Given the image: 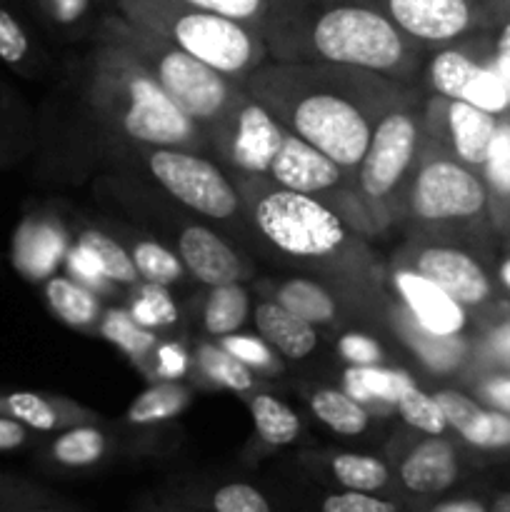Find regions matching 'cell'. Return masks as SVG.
I'll return each mask as SVG.
<instances>
[{
    "label": "cell",
    "instance_id": "obj_9",
    "mask_svg": "<svg viewBox=\"0 0 510 512\" xmlns=\"http://www.w3.org/2000/svg\"><path fill=\"white\" fill-rule=\"evenodd\" d=\"M418 115L405 108H390L375 123L368 150L358 170L360 193L370 203H383L403 185L415 163L420 143Z\"/></svg>",
    "mask_w": 510,
    "mask_h": 512
},
{
    "label": "cell",
    "instance_id": "obj_25",
    "mask_svg": "<svg viewBox=\"0 0 510 512\" xmlns=\"http://www.w3.org/2000/svg\"><path fill=\"white\" fill-rule=\"evenodd\" d=\"M275 300L293 315H298L300 320L315 325V328L333 323L335 315H338L335 300L330 298L328 290L308 278L285 280L278 293H275Z\"/></svg>",
    "mask_w": 510,
    "mask_h": 512
},
{
    "label": "cell",
    "instance_id": "obj_5",
    "mask_svg": "<svg viewBox=\"0 0 510 512\" xmlns=\"http://www.w3.org/2000/svg\"><path fill=\"white\" fill-rule=\"evenodd\" d=\"M120 40L143 60L145 68L160 83V88L198 125L223 123L238 103L240 95L230 85V78L208 68L185 50L175 48L160 35L130 23L120 35Z\"/></svg>",
    "mask_w": 510,
    "mask_h": 512
},
{
    "label": "cell",
    "instance_id": "obj_27",
    "mask_svg": "<svg viewBox=\"0 0 510 512\" xmlns=\"http://www.w3.org/2000/svg\"><path fill=\"white\" fill-rule=\"evenodd\" d=\"M250 415L258 430L260 440L270 448H285L295 443L300 435V418L293 408L278 400L275 395L260 393L250 400Z\"/></svg>",
    "mask_w": 510,
    "mask_h": 512
},
{
    "label": "cell",
    "instance_id": "obj_30",
    "mask_svg": "<svg viewBox=\"0 0 510 512\" xmlns=\"http://www.w3.org/2000/svg\"><path fill=\"white\" fill-rule=\"evenodd\" d=\"M405 370L380 368V365H350L345 370V393L358 403H388L395 405Z\"/></svg>",
    "mask_w": 510,
    "mask_h": 512
},
{
    "label": "cell",
    "instance_id": "obj_47",
    "mask_svg": "<svg viewBox=\"0 0 510 512\" xmlns=\"http://www.w3.org/2000/svg\"><path fill=\"white\" fill-rule=\"evenodd\" d=\"M483 395L495 405V410L510 413V375H498L483 385Z\"/></svg>",
    "mask_w": 510,
    "mask_h": 512
},
{
    "label": "cell",
    "instance_id": "obj_52",
    "mask_svg": "<svg viewBox=\"0 0 510 512\" xmlns=\"http://www.w3.org/2000/svg\"><path fill=\"white\" fill-rule=\"evenodd\" d=\"M498 278L500 283L505 285V288L510 290V258H505L503 263H500V270H498Z\"/></svg>",
    "mask_w": 510,
    "mask_h": 512
},
{
    "label": "cell",
    "instance_id": "obj_16",
    "mask_svg": "<svg viewBox=\"0 0 510 512\" xmlns=\"http://www.w3.org/2000/svg\"><path fill=\"white\" fill-rule=\"evenodd\" d=\"M393 285L403 300L410 318L425 330V333L453 338L460 335L468 325V315L460 303H455L445 290L430 283L413 268H398L393 273Z\"/></svg>",
    "mask_w": 510,
    "mask_h": 512
},
{
    "label": "cell",
    "instance_id": "obj_23",
    "mask_svg": "<svg viewBox=\"0 0 510 512\" xmlns=\"http://www.w3.org/2000/svg\"><path fill=\"white\" fill-rule=\"evenodd\" d=\"M330 478L343 490H360V493H383L393 483V473L388 465L375 455L365 453H335L328 460Z\"/></svg>",
    "mask_w": 510,
    "mask_h": 512
},
{
    "label": "cell",
    "instance_id": "obj_51",
    "mask_svg": "<svg viewBox=\"0 0 510 512\" xmlns=\"http://www.w3.org/2000/svg\"><path fill=\"white\" fill-rule=\"evenodd\" d=\"M488 512H510V490H500L490 498Z\"/></svg>",
    "mask_w": 510,
    "mask_h": 512
},
{
    "label": "cell",
    "instance_id": "obj_28",
    "mask_svg": "<svg viewBox=\"0 0 510 512\" xmlns=\"http://www.w3.org/2000/svg\"><path fill=\"white\" fill-rule=\"evenodd\" d=\"M250 313V295L243 285L228 283L210 288L208 300H205L203 323L205 330L215 338L233 335L240 325L245 323Z\"/></svg>",
    "mask_w": 510,
    "mask_h": 512
},
{
    "label": "cell",
    "instance_id": "obj_7",
    "mask_svg": "<svg viewBox=\"0 0 510 512\" xmlns=\"http://www.w3.org/2000/svg\"><path fill=\"white\" fill-rule=\"evenodd\" d=\"M488 195V185L470 165L435 155L420 163L410 183L408 203L415 218L425 223H455L483 215Z\"/></svg>",
    "mask_w": 510,
    "mask_h": 512
},
{
    "label": "cell",
    "instance_id": "obj_45",
    "mask_svg": "<svg viewBox=\"0 0 510 512\" xmlns=\"http://www.w3.org/2000/svg\"><path fill=\"white\" fill-rule=\"evenodd\" d=\"M498 10H503L508 18L500 23L498 35H495V43H493V53H490L488 63L493 65L495 73L510 85V0H505Z\"/></svg>",
    "mask_w": 510,
    "mask_h": 512
},
{
    "label": "cell",
    "instance_id": "obj_43",
    "mask_svg": "<svg viewBox=\"0 0 510 512\" xmlns=\"http://www.w3.org/2000/svg\"><path fill=\"white\" fill-rule=\"evenodd\" d=\"M223 348L243 360L248 368H273V355L263 340L250 338V335H225Z\"/></svg>",
    "mask_w": 510,
    "mask_h": 512
},
{
    "label": "cell",
    "instance_id": "obj_24",
    "mask_svg": "<svg viewBox=\"0 0 510 512\" xmlns=\"http://www.w3.org/2000/svg\"><path fill=\"white\" fill-rule=\"evenodd\" d=\"M310 410L323 425L338 435H363L370 425V413L363 403L350 398L345 390L323 388L310 395Z\"/></svg>",
    "mask_w": 510,
    "mask_h": 512
},
{
    "label": "cell",
    "instance_id": "obj_22",
    "mask_svg": "<svg viewBox=\"0 0 510 512\" xmlns=\"http://www.w3.org/2000/svg\"><path fill=\"white\" fill-rule=\"evenodd\" d=\"M105 450H108V443H105V435L98 428L75 425V428L63 430V433L50 440L45 458H48V463L58 465V468L80 470L100 463Z\"/></svg>",
    "mask_w": 510,
    "mask_h": 512
},
{
    "label": "cell",
    "instance_id": "obj_54",
    "mask_svg": "<svg viewBox=\"0 0 510 512\" xmlns=\"http://www.w3.org/2000/svg\"><path fill=\"white\" fill-rule=\"evenodd\" d=\"M480 3H483L485 8H488V5H498V8H500V5H503L505 0H480Z\"/></svg>",
    "mask_w": 510,
    "mask_h": 512
},
{
    "label": "cell",
    "instance_id": "obj_35",
    "mask_svg": "<svg viewBox=\"0 0 510 512\" xmlns=\"http://www.w3.org/2000/svg\"><path fill=\"white\" fill-rule=\"evenodd\" d=\"M198 363L203 373L223 388L235 390V393H248L253 388V373H250L248 365L235 358L223 345H200Z\"/></svg>",
    "mask_w": 510,
    "mask_h": 512
},
{
    "label": "cell",
    "instance_id": "obj_34",
    "mask_svg": "<svg viewBox=\"0 0 510 512\" xmlns=\"http://www.w3.org/2000/svg\"><path fill=\"white\" fill-rule=\"evenodd\" d=\"M130 255H133V263L138 268L140 278L148 280L150 285H158V288L178 283L185 273L180 255H175L173 250L155 243V240H140Z\"/></svg>",
    "mask_w": 510,
    "mask_h": 512
},
{
    "label": "cell",
    "instance_id": "obj_48",
    "mask_svg": "<svg viewBox=\"0 0 510 512\" xmlns=\"http://www.w3.org/2000/svg\"><path fill=\"white\" fill-rule=\"evenodd\" d=\"M488 348H490V355H493L498 363L508 365L510 368V320L508 323L498 325V328L490 333Z\"/></svg>",
    "mask_w": 510,
    "mask_h": 512
},
{
    "label": "cell",
    "instance_id": "obj_15",
    "mask_svg": "<svg viewBox=\"0 0 510 512\" xmlns=\"http://www.w3.org/2000/svg\"><path fill=\"white\" fill-rule=\"evenodd\" d=\"M398 483L418 498H433L453 488L463 475L458 450L443 435H428L415 443L398 463Z\"/></svg>",
    "mask_w": 510,
    "mask_h": 512
},
{
    "label": "cell",
    "instance_id": "obj_33",
    "mask_svg": "<svg viewBox=\"0 0 510 512\" xmlns=\"http://www.w3.org/2000/svg\"><path fill=\"white\" fill-rule=\"evenodd\" d=\"M188 403V390L175 383H160L143 390L138 398L130 403L128 420L133 425H153L163 420L175 418Z\"/></svg>",
    "mask_w": 510,
    "mask_h": 512
},
{
    "label": "cell",
    "instance_id": "obj_36",
    "mask_svg": "<svg viewBox=\"0 0 510 512\" xmlns=\"http://www.w3.org/2000/svg\"><path fill=\"white\" fill-rule=\"evenodd\" d=\"M33 38L20 15L0 0V60L13 70H28L33 65Z\"/></svg>",
    "mask_w": 510,
    "mask_h": 512
},
{
    "label": "cell",
    "instance_id": "obj_21",
    "mask_svg": "<svg viewBox=\"0 0 510 512\" xmlns=\"http://www.w3.org/2000/svg\"><path fill=\"white\" fill-rule=\"evenodd\" d=\"M78 253L93 265L98 275L105 280L118 285H133L138 283V268L133 263V255L113 240L110 235L100 233V230H83L78 238Z\"/></svg>",
    "mask_w": 510,
    "mask_h": 512
},
{
    "label": "cell",
    "instance_id": "obj_37",
    "mask_svg": "<svg viewBox=\"0 0 510 512\" xmlns=\"http://www.w3.org/2000/svg\"><path fill=\"white\" fill-rule=\"evenodd\" d=\"M483 170L488 193L498 195L500 200H510V120H500Z\"/></svg>",
    "mask_w": 510,
    "mask_h": 512
},
{
    "label": "cell",
    "instance_id": "obj_10",
    "mask_svg": "<svg viewBox=\"0 0 510 512\" xmlns=\"http://www.w3.org/2000/svg\"><path fill=\"white\" fill-rule=\"evenodd\" d=\"M428 83L440 98L465 100L495 115L510 110V85L488 60H475L463 48L438 50L428 63Z\"/></svg>",
    "mask_w": 510,
    "mask_h": 512
},
{
    "label": "cell",
    "instance_id": "obj_26",
    "mask_svg": "<svg viewBox=\"0 0 510 512\" xmlns=\"http://www.w3.org/2000/svg\"><path fill=\"white\" fill-rule=\"evenodd\" d=\"M45 300H48L50 310L73 328H88L100 318L98 298L80 283L63 278V275H55L45 283Z\"/></svg>",
    "mask_w": 510,
    "mask_h": 512
},
{
    "label": "cell",
    "instance_id": "obj_8",
    "mask_svg": "<svg viewBox=\"0 0 510 512\" xmlns=\"http://www.w3.org/2000/svg\"><path fill=\"white\" fill-rule=\"evenodd\" d=\"M150 175L178 203L213 220H228L238 213V190L223 170L183 148H153L148 155Z\"/></svg>",
    "mask_w": 510,
    "mask_h": 512
},
{
    "label": "cell",
    "instance_id": "obj_38",
    "mask_svg": "<svg viewBox=\"0 0 510 512\" xmlns=\"http://www.w3.org/2000/svg\"><path fill=\"white\" fill-rule=\"evenodd\" d=\"M100 330H103V335L110 343L120 345V348L128 350L130 355H143L155 345L153 335H150L148 330L140 328L138 320L130 318L125 310H110V313L105 315Z\"/></svg>",
    "mask_w": 510,
    "mask_h": 512
},
{
    "label": "cell",
    "instance_id": "obj_44",
    "mask_svg": "<svg viewBox=\"0 0 510 512\" xmlns=\"http://www.w3.org/2000/svg\"><path fill=\"white\" fill-rule=\"evenodd\" d=\"M338 350L350 365H380V360H383L378 340L368 338L365 333H345L340 338Z\"/></svg>",
    "mask_w": 510,
    "mask_h": 512
},
{
    "label": "cell",
    "instance_id": "obj_1",
    "mask_svg": "<svg viewBox=\"0 0 510 512\" xmlns=\"http://www.w3.org/2000/svg\"><path fill=\"white\" fill-rule=\"evenodd\" d=\"M353 68L335 65L333 75L323 70H270L260 80V103L288 130L308 140L345 170H355L368 150L375 103L368 105V88L348 78Z\"/></svg>",
    "mask_w": 510,
    "mask_h": 512
},
{
    "label": "cell",
    "instance_id": "obj_4",
    "mask_svg": "<svg viewBox=\"0 0 510 512\" xmlns=\"http://www.w3.org/2000/svg\"><path fill=\"white\" fill-rule=\"evenodd\" d=\"M308 43L328 65L405 75L413 65L410 40L388 15L365 0H330L308 20Z\"/></svg>",
    "mask_w": 510,
    "mask_h": 512
},
{
    "label": "cell",
    "instance_id": "obj_13",
    "mask_svg": "<svg viewBox=\"0 0 510 512\" xmlns=\"http://www.w3.org/2000/svg\"><path fill=\"white\" fill-rule=\"evenodd\" d=\"M413 270L438 285L463 308H480L493 300V283L483 265L453 245H423L413 255Z\"/></svg>",
    "mask_w": 510,
    "mask_h": 512
},
{
    "label": "cell",
    "instance_id": "obj_18",
    "mask_svg": "<svg viewBox=\"0 0 510 512\" xmlns=\"http://www.w3.org/2000/svg\"><path fill=\"white\" fill-rule=\"evenodd\" d=\"M178 255L185 270L208 288L238 283L240 275H243L235 250L203 225H190L180 233Z\"/></svg>",
    "mask_w": 510,
    "mask_h": 512
},
{
    "label": "cell",
    "instance_id": "obj_46",
    "mask_svg": "<svg viewBox=\"0 0 510 512\" xmlns=\"http://www.w3.org/2000/svg\"><path fill=\"white\" fill-rule=\"evenodd\" d=\"M30 440H33V430L25 428L23 423H18V420L10 418V415L0 413V453L23 450Z\"/></svg>",
    "mask_w": 510,
    "mask_h": 512
},
{
    "label": "cell",
    "instance_id": "obj_12",
    "mask_svg": "<svg viewBox=\"0 0 510 512\" xmlns=\"http://www.w3.org/2000/svg\"><path fill=\"white\" fill-rule=\"evenodd\" d=\"M228 158L243 173L268 175L270 163L283 143L285 125L260 100L238 98L228 118Z\"/></svg>",
    "mask_w": 510,
    "mask_h": 512
},
{
    "label": "cell",
    "instance_id": "obj_42",
    "mask_svg": "<svg viewBox=\"0 0 510 512\" xmlns=\"http://www.w3.org/2000/svg\"><path fill=\"white\" fill-rule=\"evenodd\" d=\"M320 512H403L395 500L380 498L378 493L340 490L320 500Z\"/></svg>",
    "mask_w": 510,
    "mask_h": 512
},
{
    "label": "cell",
    "instance_id": "obj_2",
    "mask_svg": "<svg viewBox=\"0 0 510 512\" xmlns=\"http://www.w3.org/2000/svg\"><path fill=\"white\" fill-rule=\"evenodd\" d=\"M93 100L105 120L135 143L190 148L200 140V125L160 88L143 60L123 40L100 53Z\"/></svg>",
    "mask_w": 510,
    "mask_h": 512
},
{
    "label": "cell",
    "instance_id": "obj_50",
    "mask_svg": "<svg viewBox=\"0 0 510 512\" xmlns=\"http://www.w3.org/2000/svg\"><path fill=\"white\" fill-rule=\"evenodd\" d=\"M425 512H488V505L470 498H458V500H440V503L430 505Z\"/></svg>",
    "mask_w": 510,
    "mask_h": 512
},
{
    "label": "cell",
    "instance_id": "obj_29",
    "mask_svg": "<svg viewBox=\"0 0 510 512\" xmlns=\"http://www.w3.org/2000/svg\"><path fill=\"white\" fill-rule=\"evenodd\" d=\"M0 413L15 418L33 433H55L63 428L60 405L33 390H13L0 395Z\"/></svg>",
    "mask_w": 510,
    "mask_h": 512
},
{
    "label": "cell",
    "instance_id": "obj_31",
    "mask_svg": "<svg viewBox=\"0 0 510 512\" xmlns=\"http://www.w3.org/2000/svg\"><path fill=\"white\" fill-rule=\"evenodd\" d=\"M403 328L405 340L413 345L415 353L420 355L428 368L438 370V373H450V370L458 368L465 358V343L460 340V335H453V338H440V335L425 333L413 318L400 323Z\"/></svg>",
    "mask_w": 510,
    "mask_h": 512
},
{
    "label": "cell",
    "instance_id": "obj_32",
    "mask_svg": "<svg viewBox=\"0 0 510 512\" xmlns=\"http://www.w3.org/2000/svg\"><path fill=\"white\" fill-rule=\"evenodd\" d=\"M395 405H398L400 418L413 430H420L425 435H445V430H448V420H445L438 400L425 393V390H420L410 375H405L403 383H400Z\"/></svg>",
    "mask_w": 510,
    "mask_h": 512
},
{
    "label": "cell",
    "instance_id": "obj_11",
    "mask_svg": "<svg viewBox=\"0 0 510 512\" xmlns=\"http://www.w3.org/2000/svg\"><path fill=\"white\" fill-rule=\"evenodd\" d=\"M385 15L415 43L448 45L485 23L480 0H383Z\"/></svg>",
    "mask_w": 510,
    "mask_h": 512
},
{
    "label": "cell",
    "instance_id": "obj_53",
    "mask_svg": "<svg viewBox=\"0 0 510 512\" xmlns=\"http://www.w3.org/2000/svg\"><path fill=\"white\" fill-rule=\"evenodd\" d=\"M3 155H5V128L3 123H0V160H3Z\"/></svg>",
    "mask_w": 510,
    "mask_h": 512
},
{
    "label": "cell",
    "instance_id": "obj_14",
    "mask_svg": "<svg viewBox=\"0 0 510 512\" xmlns=\"http://www.w3.org/2000/svg\"><path fill=\"white\" fill-rule=\"evenodd\" d=\"M343 173L345 168H340L335 160H330L315 145H310L308 140L288 128H285L283 143L268 168V178L275 185L305 195L328 193V190L338 188L343 183Z\"/></svg>",
    "mask_w": 510,
    "mask_h": 512
},
{
    "label": "cell",
    "instance_id": "obj_39",
    "mask_svg": "<svg viewBox=\"0 0 510 512\" xmlns=\"http://www.w3.org/2000/svg\"><path fill=\"white\" fill-rule=\"evenodd\" d=\"M208 508L210 512H275L270 500L248 483H225L215 488Z\"/></svg>",
    "mask_w": 510,
    "mask_h": 512
},
{
    "label": "cell",
    "instance_id": "obj_6",
    "mask_svg": "<svg viewBox=\"0 0 510 512\" xmlns=\"http://www.w3.org/2000/svg\"><path fill=\"white\" fill-rule=\"evenodd\" d=\"M250 215L263 238L280 253L300 260H318L338 253L348 240L340 215L315 195L288 188H265L250 200Z\"/></svg>",
    "mask_w": 510,
    "mask_h": 512
},
{
    "label": "cell",
    "instance_id": "obj_41",
    "mask_svg": "<svg viewBox=\"0 0 510 512\" xmlns=\"http://www.w3.org/2000/svg\"><path fill=\"white\" fill-rule=\"evenodd\" d=\"M0 512H70L60 505L48 503L38 490L20 480L0 475Z\"/></svg>",
    "mask_w": 510,
    "mask_h": 512
},
{
    "label": "cell",
    "instance_id": "obj_40",
    "mask_svg": "<svg viewBox=\"0 0 510 512\" xmlns=\"http://www.w3.org/2000/svg\"><path fill=\"white\" fill-rule=\"evenodd\" d=\"M180 3L225 15V18H233L255 30L263 28L270 8V0H180Z\"/></svg>",
    "mask_w": 510,
    "mask_h": 512
},
{
    "label": "cell",
    "instance_id": "obj_19",
    "mask_svg": "<svg viewBox=\"0 0 510 512\" xmlns=\"http://www.w3.org/2000/svg\"><path fill=\"white\" fill-rule=\"evenodd\" d=\"M440 103H443L445 135L453 155L470 168H483L490 143L498 133V115L465 100L440 98Z\"/></svg>",
    "mask_w": 510,
    "mask_h": 512
},
{
    "label": "cell",
    "instance_id": "obj_20",
    "mask_svg": "<svg viewBox=\"0 0 510 512\" xmlns=\"http://www.w3.org/2000/svg\"><path fill=\"white\" fill-rule=\"evenodd\" d=\"M255 328L265 343L278 348L290 360L308 358L318 345L315 325L300 320L298 315L283 308L278 300H265L255 308Z\"/></svg>",
    "mask_w": 510,
    "mask_h": 512
},
{
    "label": "cell",
    "instance_id": "obj_17",
    "mask_svg": "<svg viewBox=\"0 0 510 512\" xmlns=\"http://www.w3.org/2000/svg\"><path fill=\"white\" fill-rule=\"evenodd\" d=\"M443 410L448 428L478 450L510 448V413L495 408H483L460 390L443 388L433 395Z\"/></svg>",
    "mask_w": 510,
    "mask_h": 512
},
{
    "label": "cell",
    "instance_id": "obj_3",
    "mask_svg": "<svg viewBox=\"0 0 510 512\" xmlns=\"http://www.w3.org/2000/svg\"><path fill=\"white\" fill-rule=\"evenodd\" d=\"M130 23L160 35L225 78H245L265 58L260 30L180 0H125Z\"/></svg>",
    "mask_w": 510,
    "mask_h": 512
},
{
    "label": "cell",
    "instance_id": "obj_49",
    "mask_svg": "<svg viewBox=\"0 0 510 512\" xmlns=\"http://www.w3.org/2000/svg\"><path fill=\"white\" fill-rule=\"evenodd\" d=\"M45 8L53 18H58L60 23H70V20L78 18L85 8V0H45Z\"/></svg>",
    "mask_w": 510,
    "mask_h": 512
}]
</instances>
